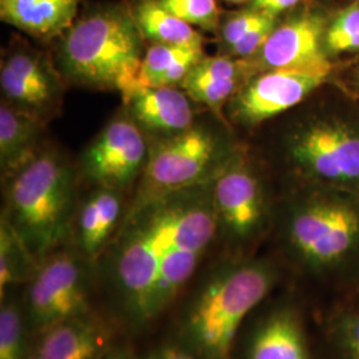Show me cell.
<instances>
[{
  "label": "cell",
  "instance_id": "obj_25",
  "mask_svg": "<svg viewBox=\"0 0 359 359\" xmlns=\"http://www.w3.org/2000/svg\"><path fill=\"white\" fill-rule=\"evenodd\" d=\"M274 18L277 16L257 10L250 4L236 11L222 13L216 31L218 53L228 56L237 44Z\"/></svg>",
  "mask_w": 359,
  "mask_h": 359
},
{
  "label": "cell",
  "instance_id": "obj_22",
  "mask_svg": "<svg viewBox=\"0 0 359 359\" xmlns=\"http://www.w3.org/2000/svg\"><path fill=\"white\" fill-rule=\"evenodd\" d=\"M129 4L147 44L204 47V36L165 10L160 0H129Z\"/></svg>",
  "mask_w": 359,
  "mask_h": 359
},
{
  "label": "cell",
  "instance_id": "obj_7",
  "mask_svg": "<svg viewBox=\"0 0 359 359\" xmlns=\"http://www.w3.org/2000/svg\"><path fill=\"white\" fill-rule=\"evenodd\" d=\"M92 266L75 248H59L39 262L22 298L31 335L93 311Z\"/></svg>",
  "mask_w": 359,
  "mask_h": 359
},
{
  "label": "cell",
  "instance_id": "obj_31",
  "mask_svg": "<svg viewBox=\"0 0 359 359\" xmlns=\"http://www.w3.org/2000/svg\"><path fill=\"white\" fill-rule=\"evenodd\" d=\"M100 359H144L128 347L112 346Z\"/></svg>",
  "mask_w": 359,
  "mask_h": 359
},
{
  "label": "cell",
  "instance_id": "obj_28",
  "mask_svg": "<svg viewBox=\"0 0 359 359\" xmlns=\"http://www.w3.org/2000/svg\"><path fill=\"white\" fill-rule=\"evenodd\" d=\"M160 3L182 22L216 34L222 16L217 0H160Z\"/></svg>",
  "mask_w": 359,
  "mask_h": 359
},
{
  "label": "cell",
  "instance_id": "obj_6",
  "mask_svg": "<svg viewBox=\"0 0 359 359\" xmlns=\"http://www.w3.org/2000/svg\"><path fill=\"white\" fill-rule=\"evenodd\" d=\"M237 147L216 128L194 124L179 135L158 137L149 156L126 217L169 194L212 182Z\"/></svg>",
  "mask_w": 359,
  "mask_h": 359
},
{
  "label": "cell",
  "instance_id": "obj_32",
  "mask_svg": "<svg viewBox=\"0 0 359 359\" xmlns=\"http://www.w3.org/2000/svg\"><path fill=\"white\" fill-rule=\"evenodd\" d=\"M351 285H354V294H353L354 295V297H353L354 302L351 304V306H357V308H359V276L357 277V280L351 283Z\"/></svg>",
  "mask_w": 359,
  "mask_h": 359
},
{
  "label": "cell",
  "instance_id": "obj_15",
  "mask_svg": "<svg viewBox=\"0 0 359 359\" xmlns=\"http://www.w3.org/2000/svg\"><path fill=\"white\" fill-rule=\"evenodd\" d=\"M258 74L252 59H236L225 55H205L180 88L197 105H203L225 121L224 112L226 105L246 84Z\"/></svg>",
  "mask_w": 359,
  "mask_h": 359
},
{
  "label": "cell",
  "instance_id": "obj_26",
  "mask_svg": "<svg viewBox=\"0 0 359 359\" xmlns=\"http://www.w3.org/2000/svg\"><path fill=\"white\" fill-rule=\"evenodd\" d=\"M326 342L332 359H359V308L347 306L329 318Z\"/></svg>",
  "mask_w": 359,
  "mask_h": 359
},
{
  "label": "cell",
  "instance_id": "obj_29",
  "mask_svg": "<svg viewBox=\"0 0 359 359\" xmlns=\"http://www.w3.org/2000/svg\"><path fill=\"white\" fill-rule=\"evenodd\" d=\"M144 359H197L189 350L176 342H165L148 353Z\"/></svg>",
  "mask_w": 359,
  "mask_h": 359
},
{
  "label": "cell",
  "instance_id": "obj_11",
  "mask_svg": "<svg viewBox=\"0 0 359 359\" xmlns=\"http://www.w3.org/2000/svg\"><path fill=\"white\" fill-rule=\"evenodd\" d=\"M62 80L56 65L26 41L15 39L3 53L1 100L44 123L60 111L65 92Z\"/></svg>",
  "mask_w": 359,
  "mask_h": 359
},
{
  "label": "cell",
  "instance_id": "obj_24",
  "mask_svg": "<svg viewBox=\"0 0 359 359\" xmlns=\"http://www.w3.org/2000/svg\"><path fill=\"white\" fill-rule=\"evenodd\" d=\"M29 335L22 298L11 293L0 306V359H28Z\"/></svg>",
  "mask_w": 359,
  "mask_h": 359
},
{
  "label": "cell",
  "instance_id": "obj_3",
  "mask_svg": "<svg viewBox=\"0 0 359 359\" xmlns=\"http://www.w3.org/2000/svg\"><path fill=\"white\" fill-rule=\"evenodd\" d=\"M145 44L129 0L100 3L81 13L60 38L56 68L75 86L124 96L140 86Z\"/></svg>",
  "mask_w": 359,
  "mask_h": 359
},
{
  "label": "cell",
  "instance_id": "obj_36",
  "mask_svg": "<svg viewBox=\"0 0 359 359\" xmlns=\"http://www.w3.org/2000/svg\"><path fill=\"white\" fill-rule=\"evenodd\" d=\"M358 79H359V77H358Z\"/></svg>",
  "mask_w": 359,
  "mask_h": 359
},
{
  "label": "cell",
  "instance_id": "obj_18",
  "mask_svg": "<svg viewBox=\"0 0 359 359\" xmlns=\"http://www.w3.org/2000/svg\"><path fill=\"white\" fill-rule=\"evenodd\" d=\"M36 337L32 350L43 359H100L112 347L109 326L93 311L57 323Z\"/></svg>",
  "mask_w": 359,
  "mask_h": 359
},
{
  "label": "cell",
  "instance_id": "obj_2",
  "mask_svg": "<svg viewBox=\"0 0 359 359\" xmlns=\"http://www.w3.org/2000/svg\"><path fill=\"white\" fill-rule=\"evenodd\" d=\"M281 280L268 258L234 257L209 270L185 302L177 342L197 359H236V348L250 316Z\"/></svg>",
  "mask_w": 359,
  "mask_h": 359
},
{
  "label": "cell",
  "instance_id": "obj_12",
  "mask_svg": "<svg viewBox=\"0 0 359 359\" xmlns=\"http://www.w3.org/2000/svg\"><path fill=\"white\" fill-rule=\"evenodd\" d=\"M151 145L128 114L109 121L84 151L81 167L96 187L124 192L142 177Z\"/></svg>",
  "mask_w": 359,
  "mask_h": 359
},
{
  "label": "cell",
  "instance_id": "obj_19",
  "mask_svg": "<svg viewBox=\"0 0 359 359\" xmlns=\"http://www.w3.org/2000/svg\"><path fill=\"white\" fill-rule=\"evenodd\" d=\"M81 0H0V19L28 36L62 38L79 18Z\"/></svg>",
  "mask_w": 359,
  "mask_h": 359
},
{
  "label": "cell",
  "instance_id": "obj_27",
  "mask_svg": "<svg viewBox=\"0 0 359 359\" xmlns=\"http://www.w3.org/2000/svg\"><path fill=\"white\" fill-rule=\"evenodd\" d=\"M326 50L330 56L359 52V1L332 15L326 31Z\"/></svg>",
  "mask_w": 359,
  "mask_h": 359
},
{
  "label": "cell",
  "instance_id": "obj_21",
  "mask_svg": "<svg viewBox=\"0 0 359 359\" xmlns=\"http://www.w3.org/2000/svg\"><path fill=\"white\" fill-rule=\"evenodd\" d=\"M204 56V47L148 44L139 84L142 87H181L194 65Z\"/></svg>",
  "mask_w": 359,
  "mask_h": 359
},
{
  "label": "cell",
  "instance_id": "obj_33",
  "mask_svg": "<svg viewBox=\"0 0 359 359\" xmlns=\"http://www.w3.org/2000/svg\"><path fill=\"white\" fill-rule=\"evenodd\" d=\"M231 4H250L253 0H225Z\"/></svg>",
  "mask_w": 359,
  "mask_h": 359
},
{
  "label": "cell",
  "instance_id": "obj_16",
  "mask_svg": "<svg viewBox=\"0 0 359 359\" xmlns=\"http://www.w3.org/2000/svg\"><path fill=\"white\" fill-rule=\"evenodd\" d=\"M126 114L144 130L158 137L179 135L196 124L192 99L180 87L139 86L123 96Z\"/></svg>",
  "mask_w": 359,
  "mask_h": 359
},
{
  "label": "cell",
  "instance_id": "obj_13",
  "mask_svg": "<svg viewBox=\"0 0 359 359\" xmlns=\"http://www.w3.org/2000/svg\"><path fill=\"white\" fill-rule=\"evenodd\" d=\"M261 306L240 334L236 359H316L305 316L294 301H265Z\"/></svg>",
  "mask_w": 359,
  "mask_h": 359
},
{
  "label": "cell",
  "instance_id": "obj_20",
  "mask_svg": "<svg viewBox=\"0 0 359 359\" xmlns=\"http://www.w3.org/2000/svg\"><path fill=\"white\" fill-rule=\"evenodd\" d=\"M46 123L1 100L0 104V170L3 184L34 161L40 149Z\"/></svg>",
  "mask_w": 359,
  "mask_h": 359
},
{
  "label": "cell",
  "instance_id": "obj_5",
  "mask_svg": "<svg viewBox=\"0 0 359 359\" xmlns=\"http://www.w3.org/2000/svg\"><path fill=\"white\" fill-rule=\"evenodd\" d=\"M4 215L39 262L62 245L72 231L75 175L59 154L41 151L6 181Z\"/></svg>",
  "mask_w": 359,
  "mask_h": 359
},
{
  "label": "cell",
  "instance_id": "obj_4",
  "mask_svg": "<svg viewBox=\"0 0 359 359\" xmlns=\"http://www.w3.org/2000/svg\"><path fill=\"white\" fill-rule=\"evenodd\" d=\"M283 243L298 268L314 278L348 277L354 283L359 276V196L318 187L297 197L285 216Z\"/></svg>",
  "mask_w": 359,
  "mask_h": 359
},
{
  "label": "cell",
  "instance_id": "obj_14",
  "mask_svg": "<svg viewBox=\"0 0 359 359\" xmlns=\"http://www.w3.org/2000/svg\"><path fill=\"white\" fill-rule=\"evenodd\" d=\"M327 79L325 75L302 71H262L246 81L228 103L225 112L231 123L255 127L302 103Z\"/></svg>",
  "mask_w": 359,
  "mask_h": 359
},
{
  "label": "cell",
  "instance_id": "obj_30",
  "mask_svg": "<svg viewBox=\"0 0 359 359\" xmlns=\"http://www.w3.org/2000/svg\"><path fill=\"white\" fill-rule=\"evenodd\" d=\"M302 1L304 0H253L250 6L276 16H283L299 6Z\"/></svg>",
  "mask_w": 359,
  "mask_h": 359
},
{
  "label": "cell",
  "instance_id": "obj_9",
  "mask_svg": "<svg viewBox=\"0 0 359 359\" xmlns=\"http://www.w3.org/2000/svg\"><path fill=\"white\" fill-rule=\"evenodd\" d=\"M218 231L228 244L245 248L266 231L269 203L264 184L243 149L236 148L212 181Z\"/></svg>",
  "mask_w": 359,
  "mask_h": 359
},
{
  "label": "cell",
  "instance_id": "obj_17",
  "mask_svg": "<svg viewBox=\"0 0 359 359\" xmlns=\"http://www.w3.org/2000/svg\"><path fill=\"white\" fill-rule=\"evenodd\" d=\"M121 191L96 187L81 203L74 217V248L93 265L109 248L127 215Z\"/></svg>",
  "mask_w": 359,
  "mask_h": 359
},
{
  "label": "cell",
  "instance_id": "obj_10",
  "mask_svg": "<svg viewBox=\"0 0 359 359\" xmlns=\"http://www.w3.org/2000/svg\"><path fill=\"white\" fill-rule=\"evenodd\" d=\"M332 13L314 0H304L281 16L264 47L252 59L257 71L289 69L330 76L333 65L326 50Z\"/></svg>",
  "mask_w": 359,
  "mask_h": 359
},
{
  "label": "cell",
  "instance_id": "obj_1",
  "mask_svg": "<svg viewBox=\"0 0 359 359\" xmlns=\"http://www.w3.org/2000/svg\"><path fill=\"white\" fill-rule=\"evenodd\" d=\"M218 234L212 182L169 194L124 218L100 266L116 321L130 333L158 321L192 281Z\"/></svg>",
  "mask_w": 359,
  "mask_h": 359
},
{
  "label": "cell",
  "instance_id": "obj_8",
  "mask_svg": "<svg viewBox=\"0 0 359 359\" xmlns=\"http://www.w3.org/2000/svg\"><path fill=\"white\" fill-rule=\"evenodd\" d=\"M287 154L297 169L318 187L359 196V126L321 117L295 129Z\"/></svg>",
  "mask_w": 359,
  "mask_h": 359
},
{
  "label": "cell",
  "instance_id": "obj_35",
  "mask_svg": "<svg viewBox=\"0 0 359 359\" xmlns=\"http://www.w3.org/2000/svg\"><path fill=\"white\" fill-rule=\"evenodd\" d=\"M355 1H359V0H355Z\"/></svg>",
  "mask_w": 359,
  "mask_h": 359
},
{
  "label": "cell",
  "instance_id": "obj_23",
  "mask_svg": "<svg viewBox=\"0 0 359 359\" xmlns=\"http://www.w3.org/2000/svg\"><path fill=\"white\" fill-rule=\"evenodd\" d=\"M39 261L4 215L0 218V299L26 285L38 268Z\"/></svg>",
  "mask_w": 359,
  "mask_h": 359
},
{
  "label": "cell",
  "instance_id": "obj_34",
  "mask_svg": "<svg viewBox=\"0 0 359 359\" xmlns=\"http://www.w3.org/2000/svg\"><path fill=\"white\" fill-rule=\"evenodd\" d=\"M28 359H43L40 355H39L38 353H35L34 350H31V354H29V357Z\"/></svg>",
  "mask_w": 359,
  "mask_h": 359
}]
</instances>
